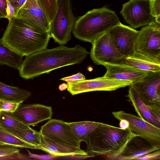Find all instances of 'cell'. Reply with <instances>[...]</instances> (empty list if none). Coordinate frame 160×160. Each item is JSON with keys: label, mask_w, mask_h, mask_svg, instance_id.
I'll use <instances>...</instances> for the list:
<instances>
[{"label": "cell", "mask_w": 160, "mask_h": 160, "mask_svg": "<svg viewBox=\"0 0 160 160\" xmlns=\"http://www.w3.org/2000/svg\"><path fill=\"white\" fill-rule=\"evenodd\" d=\"M89 53L80 45L46 48L26 56L18 70L23 78L32 79L62 67L80 64Z\"/></svg>", "instance_id": "obj_1"}, {"label": "cell", "mask_w": 160, "mask_h": 160, "mask_svg": "<svg viewBox=\"0 0 160 160\" xmlns=\"http://www.w3.org/2000/svg\"><path fill=\"white\" fill-rule=\"evenodd\" d=\"M138 136L129 128L123 129L104 123L91 131L83 141L87 144L88 155L118 160L128 143Z\"/></svg>", "instance_id": "obj_2"}, {"label": "cell", "mask_w": 160, "mask_h": 160, "mask_svg": "<svg viewBox=\"0 0 160 160\" xmlns=\"http://www.w3.org/2000/svg\"><path fill=\"white\" fill-rule=\"evenodd\" d=\"M51 37L49 32L14 17L9 22L1 39L10 49L23 57L47 48Z\"/></svg>", "instance_id": "obj_3"}, {"label": "cell", "mask_w": 160, "mask_h": 160, "mask_svg": "<svg viewBox=\"0 0 160 160\" xmlns=\"http://www.w3.org/2000/svg\"><path fill=\"white\" fill-rule=\"evenodd\" d=\"M120 22L115 12L104 6L91 10L78 18L72 32L77 38L92 43Z\"/></svg>", "instance_id": "obj_4"}, {"label": "cell", "mask_w": 160, "mask_h": 160, "mask_svg": "<svg viewBox=\"0 0 160 160\" xmlns=\"http://www.w3.org/2000/svg\"><path fill=\"white\" fill-rule=\"evenodd\" d=\"M75 21L70 0H58L56 14L50 23L49 32L55 42L64 45L71 39Z\"/></svg>", "instance_id": "obj_5"}, {"label": "cell", "mask_w": 160, "mask_h": 160, "mask_svg": "<svg viewBox=\"0 0 160 160\" xmlns=\"http://www.w3.org/2000/svg\"><path fill=\"white\" fill-rule=\"evenodd\" d=\"M90 57L96 64L120 65L125 58L117 49L107 32L96 39L92 43Z\"/></svg>", "instance_id": "obj_6"}, {"label": "cell", "mask_w": 160, "mask_h": 160, "mask_svg": "<svg viewBox=\"0 0 160 160\" xmlns=\"http://www.w3.org/2000/svg\"><path fill=\"white\" fill-rule=\"evenodd\" d=\"M135 51L160 60V23L155 21L141 29L136 41Z\"/></svg>", "instance_id": "obj_7"}, {"label": "cell", "mask_w": 160, "mask_h": 160, "mask_svg": "<svg viewBox=\"0 0 160 160\" xmlns=\"http://www.w3.org/2000/svg\"><path fill=\"white\" fill-rule=\"evenodd\" d=\"M120 13L124 21L134 28L155 21V18L150 14L149 0H130L122 4Z\"/></svg>", "instance_id": "obj_8"}, {"label": "cell", "mask_w": 160, "mask_h": 160, "mask_svg": "<svg viewBox=\"0 0 160 160\" xmlns=\"http://www.w3.org/2000/svg\"><path fill=\"white\" fill-rule=\"evenodd\" d=\"M130 82L98 77L68 82L67 90L72 95L97 91H113L120 88L131 85Z\"/></svg>", "instance_id": "obj_9"}, {"label": "cell", "mask_w": 160, "mask_h": 160, "mask_svg": "<svg viewBox=\"0 0 160 160\" xmlns=\"http://www.w3.org/2000/svg\"><path fill=\"white\" fill-rule=\"evenodd\" d=\"M112 114L118 121L127 120L128 128L134 133L146 139L151 144L160 147V128L131 113L121 110L112 112Z\"/></svg>", "instance_id": "obj_10"}, {"label": "cell", "mask_w": 160, "mask_h": 160, "mask_svg": "<svg viewBox=\"0 0 160 160\" xmlns=\"http://www.w3.org/2000/svg\"><path fill=\"white\" fill-rule=\"evenodd\" d=\"M130 86L145 105L160 107V71L149 72Z\"/></svg>", "instance_id": "obj_11"}, {"label": "cell", "mask_w": 160, "mask_h": 160, "mask_svg": "<svg viewBox=\"0 0 160 160\" xmlns=\"http://www.w3.org/2000/svg\"><path fill=\"white\" fill-rule=\"evenodd\" d=\"M39 132L47 138L80 148L81 142L74 134L70 126L62 120L50 119L41 127Z\"/></svg>", "instance_id": "obj_12"}, {"label": "cell", "mask_w": 160, "mask_h": 160, "mask_svg": "<svg viewBox=\"0 0 160 160\" xmlns=\"http://www.w3.org/2000/svg\"><path fill=\"white\" fill-rule=\"evenodd\" d=\"M107 32L117 49L125 58L135 51L139 31L120 22Z\"/></svg>", "instance_id": "obj_13"}, {"label": "cell", "mask_w": 160, "mask_h": 160, "mask_svg": "<svg viewBox=\"0 0 160 160\" xmlns=\"http://www.w3.org/2000/svg\"><path fill=\"white\" fill-rule=\"evenodd\" d=\"M14 17L22 19L36 28L50 32V23L38 0H26Z\"/></svg>", "instance_id": "obj_14"}, {"label": "cell", "mask_w": 160, "mask_h": 160, "mask_svg": "<svg viewBox=\"0 0 160 160\" xmlns=\"http://www.w3.org/2000/svg\"><path fill=\"white\" fill-rule=\"evenodd\" d=\"M13 113L26 125L34 126L51 119L52 112L51 107L39 104H21Z\"/></svg>", "instance_id": "obj_15"}, {"label": "cell", "mask_w": 160, "mask_h": 160, "mask_svg": "<svg viewBox=\"0 0 160 160\" xmlns=\"http://www.w3.org/2000/svg\"><path fill=\"white\" fill-rule=\"evenodd\" d=\"M41 150L54 156H78L85 158H92L95 156L89 155L86 152L80 148L50 139L41 135V144L37 149Z\"/></svg>", "instance_id": "obj_16"}, {"label": "cell", "mask_w": 160, "mask_h": 160, "mask_svg": "<svg viewBox=\"0 0 160 160\" xmlns=\"http://www.w3.org/2000/svg\"><path fill=\"white\" fill-rule=\"evenodd\" d=\"M159 149L160 147L153 145L138 136L128 143L118 160H136L138 157Z\"/></svg>", "instance_id": "obj_17"}, {"label": "cell", "mask_w": 160, "mask_h": 160, "mask_svg": "<svg viewBox=\"0 0 160 160\" xmlns=\"http://www.w3.org/2000/svg\"><path fill=\"white\" fill-rule=\"evenodd\" d=\"M107 71L103 77L135 83L145 77L148 72L124 65H105Z\"/></svg>", "instance_id": "obj_18"}, {"label": "cell", "mask_w": 160, "mask_h": 160, "mask_svg": "<svg viewBox=\"0 0 160 160\" xmlns=\"http://www.w3.org/2000/svg\"><path fill=\"white\" fill-rule=\"evenodd\" d=\"M124 65L146 72L160 71V60L152 59L136 51L121 60Z\"/></svg>", "instance_id": "obj_19"}, {"label": "cell", "mask_w": 160, "mask_h": 160, "mask_svg": "<svg viewBox=\"0 0 160 160\" xmlns=\"http://www.w3.org/2000/svg\"><path fill=\"white\" fill-rule=\"evenodd\" d=\"M131 102L139 117L153 125L160 128V122L154 119L151 116L148 106L141 100L138 94L131 86H129L128 94L127 96Z\"/></svg>", "instance_id": "obj_20"}, {"label": "cell", "mask_w": 160, "mask_h": 160, "mask_svg": "<svg viewBox=\"0 0 160 160\" xmlns=\"http://www.w3.org/2000/svg\"><path fill=\"white\" fill-rule=\"evenodd\" d=\"M29 91L0 82V98L22 103L31 95Z\"/></svg>", "instance_id": "obj_21"}, {"label": "cell", "mask_w": 160, "mask_h": 160, "mask_svg": "<svg viewBox=\"0 0 160 160\" xmlns=\"http://www.w3.org/2000/svg\"><path fill=\"white\" fill-rule=\"evenodd\" d=\"M21 55L13 51L0 39V65L18 69L22 62Z\"/></svg>", "instance_id": "obj_22"}, {"label": "cell", "mask_w": 160, "mask_h": 160, "mask_svg": "<svg viewBox=\"0 0 160 160\" xmlns=\"http://www.w3.org/2000/svg\"><path fill=\"white\" fill-rule=\"evenodd\" d=\"M74 135L81 142L92 130L104 123L94 121H84L67 122Z\"/></svg>", "instance_id": "obj_23"}, {"label": "cell", "mask_w": 160, "mask_h": 160, "mask_svg": "<svg viewBox=\"0 0 160 160\" xmlns=\"http://www.w3.org/2000/svg\"><path fill=\"white\" fill-rule=\"evenodd\" d=\"M29 127L17 118L12 113L0 112V127L5 129L22 130L27 129Z\"/></svg>", "instance_id": "obj_24"}, {"label": "cell", "mask_w": 160, "mask_h": 160, "mask_svg": "<svg viewBox=\"0 0 160 160\" xmlns=\"http://www.w3.org/2000/svg\"><path fill=\"white\" fill-rule=\"evenodd\" d=\"M4 129L33 146L37 147L41 144V135L40 132L30 126L27 129L22 130Z\"/></svg>", "instance_id": "obj_25"}, {"label": "cell", "mask_w": 160, "mask_h": 160, "mask_svg": "<svg viewBox=\"0 0 160 160\" xmlns=\"http://www.w3.org/2000/svg\"><path fill=\"white\" fill-rule=\"evenodd\" d=\"M0 142L21 148L37 149L32 145L0 127Z\"/></svg>", "instance_id": "obj_26"}, {"label": "cell", "mask_w": 160, "mask_h": 160, "mask_svg": "<svg viewBox=\"0 0 160 160\" xmlns=\"http://www.w3.org/2000/svg\"><path fill=\"white\" fill-rule=\"evenodd\" d=\"M58 0H38L50 23L53 20L58 7Z\"/></svg>", "instance_id": "obj_27"}, {"label": "cell", "mask_w": 160, "mask_h": 160, "mask_svg": "<svg viewBox=\"0 0 160 160\" xmlns=\"http://www.w3.org/2000/svg\"><path fill=\"white\" fill-rule=\"evenodd\" d=\"M19 152V149L16 146L0 142V158L18 156Z\"/></svg>", "instance_id": "obj_28"}, {"label": "cell", "mask_w": 160, "mask_h": 160, "mask_svg": "<svg viewBox=\"0 0 160 160\" xmlns=\"http://www.w3.org/2000/svg\"><path fill=\"white\" fill-rule=\"evenodd\" d=\"M22 103L0 98V111L13 113Z\"/></svg>", "instance_id": "obj_29"}, {"label": "cell", "mask_w": 160, "mask_h": 160, "mask_svg": "<svg viewBox=\"0 0 160 160\" xmlns=\"http://www.w3.org/2000/svg\"><path fill=\"white\" fill-rule=\"evenodd\" d=\"M149 8L150 14L160 23V0H149Z\"/></svg>", "instance_id": "obj_30"}, {"label": "cell", "mask_w": 160, "mask_h": 160, "mask_svg": "<svg viewBox=\"0 0 160 160\" xmlns=\"http://www.w3.org/2000/svg\"><path fill=\"white\" fill-rule=\"evenodd\" d=\"M160 159V149L141 156L136 159L139 160H159Z\"/></svg>", "instance_id": "obj_31"}, {"label": "cell", "mask_w": 160, "mask_h": 160, "mask_svg": "<svg viewBox=\"0 0 160 160\" xmlns=\"http://www.w3.org/2000/svg\"><path fill=\"white\" fill-rule=\"evenodd\" d=\"M85 79V77L84 75L80 72H78L76 74L62 78L60 80L68 82L83 80Z\"/></svg>", "instance_id": "obj_32"}, {"label": "cell", "mask_w": 160, "mask_h": 160, "mask_svg": "<svg viewBox=\"0 0 160 160\" xmlns=\"http://www.w3.org/2000/svg\"><path fill=\"white\" fill-rule=\"evenodd\" d=\"M148 107L152 117L155 120L160 122V107L153 106Z\"/></svg>", "instance_id": "obj_33"}, {"label": "cell", "mask_w": 160, "mask_h": 160, "mask_svg": "<svg viewBox=\"0 0 160 160\" xmlns=\"http://www.w3.org/2000/svg\"><path fill=\"white\" fill-rule=\"evenodd\" d=\"M8 5L7 0H0V13L4 18L7 17Z\"/></svg>", "instance_id": "obj_34"}, {"label": "cell", "mask_w": 160, "mask_h": 160, "mask_svg": "<svg viewBox=\"0 0 160 160\" xmlns=\"http://www.w3.org/2000/svg\"><path fill=\"white\" fill-rule=\"evenodd\" d=\"M119 128L123 129H126L128 128L129 123L128 121L125 119H121L120 121Z\"/></svg>", "instance_id": "obj_35"}, {"label": "cell", "mask_w": 160, "mask_h": 160, "mask_svg": "<svg viewBox=\"0 0 160 160\" xmlns=\"http://www.w3.org/2000/svg\"><path fill=\"white\" fill-rule=\"evenodd\" d=\"M26 0H19L18 6L15 10V16L18 10L23 5Z\"/></svg>", "instance_id": "obj_36"}, {"label": "cell", "mask_w": 160, "mask_h": 160, "mask_svg": "<svg viewBox=\"0 0 160 160\" xmlns=\"http://www.w3.org/2000/svg\"><path fill=\"white\" fill-rule=\"evenodd\" d=\"M8 2L14 8V12L18 4L19 0H7Z\"/></svg>", "instance_id": "obj_37"}, {"label": "cell", "mask_w": 160, "mask_h": 160, "mask_svg": "<svg viewBox=\"0 0 160 160\" xmlns=\"http://www.w3.org/2000/svg\"><path fill=\"white\" fill-rule=\"evenodd\" d=\"M4 17L2 15V14L0 13V19L3 18Z\"/></svg>", "instance_id": "obj_38"}, {"label": "cell", "mask_w": 160, "mask_h": 160, "mask_svg": "<svg viewBox=\"0 0 160 160\" xmlns=\"http://www.w3.org/2000/svg\"></svg>", "instance_id": "obj_39"}, {"label": "cell", "mask_w": 160, "mask_h": 160, "mask_svg": "<svg viewBox=\"0 0 160 160\" xmlns=\"http://www.w3.org/2000/svg\"><path fill=\"white\" fill-rule=\"evenodd\" d=\"M0 112H1L0 111Z\"/></svg>", "instance_id": "obj_40"}]
</instances>
